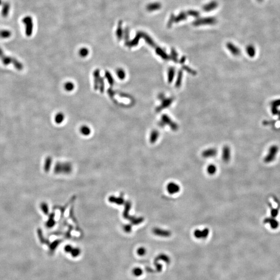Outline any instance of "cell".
<instances>
[{
  "label": "cell",
  "instance_id": "cell-1",
  "mask_svg": "<svg viewBox=\"0 0 280 280\" xmlns=\"http://www.w3.org/2000/svg\"><path fill=\"white\" fill-rule=\"evenodd\" d=\"M0 60L2 61V64L6 66L12 64L14 66L15 68L19 71H22L24 69V64L21 61H19L15 57L6 55L1 47H0Z\"/></svg>",
  "mask_w": 280,
  "mask_h": 280
},
{
  "label": "cell",
  "instance_id": "cell-2",
  "mask_svg": "<svg viewBox=\"0 0 280 280\" xmlns=\"http://www.w3.org/2000/svg\"><path fill=\"white\" fill-rule=\"evenodd\" d=\"M22 22L25 27V34L27 36H31L33 33L34 24L33 19L30 16H27L22 19Z\"/></svg>",
  "mask_w": 280,
  "mask_h": 280
},
{
  "label": "cell",
  "instance_id": "cell-3",
  "mask_svg": "<svg viewBox=\"0 0 280 280\" xmlns=\"http://www.w3.org/2000/svg\"><path fill=\"white\" fill-rule=\"evenodd\" d=\"M217 19L213 17H208L204 18H199L193 21V24L196 27L203 25H212L216 24Z\"/></svg>",
  "mask_w": 280,
  "mask_h": 280
},
{
  "label": "cell",
  "instance_id": "cell-4",
  "mask_svg": "<svg viewBox=\"0 0 280 280\" xmlns=\"http://www.w3.org/2000/svg\"><path fill=\"white\" fill-rule=\"evenodd\" d=\"M159 125L160 127H164L165 125H169L173 131H176L179 128L178 125L175 122H173L167 115H163L161 117V119L159 122Z\"/></svg>",
  "mask_w": 280,
  "mask_h": 280
},
{
  "label": "cell",
  "instance_id": "cell-5",
  "mask_svg": "<svg viewBox=\"0 0 280 280\" xmlns=\"http://www.w3.org/2000/svg\"><path fill=\"white\" fill-rule=\"evenodd\" d=\"M72 170V165L70 163H59L56 165L55 168V171L57 173H62L65 174H68L71 173Z\"/></svg>",
  "mask_w": 280,
  "mask_h": 280
},
{
  "label": "cell",
  "instance_id": "cell-6",
  "mask_svg": "<svg viewBox=\"0 0 280 280\" xmlns=\"http://www.w3.org/2000/svg\"><path fill=\"white\" fill-rule=\"evenodd\" d=\"M152 233L155 235L163 238H169L172 235V232L171 231L159 227L154 228L152 229Z\"/></svg>",
  "mask_w": 280,
  "mask_h": 280
},
{
  "label": "cell",
  "instance_id": "cell-7",
  "mask_svg": "<svg viewBox=\"0 0 280 280\" xmlns=\"http://www.w3.org/2000/svg\"><path fill=\"white\" fill-rule=\"evenodd\" d=\"M193 235L198 239H205L208 237L209 234V229L205 228L203 229H197L193 231Z\"/></svg>",
  "mask_w": 280,
  "mask_h": 280
},
{
  "label": "cell",
  "instance_id": "cell-8",
  "mask_svg": "<svg viewBox=\"0 0 280 280\" xmlns=\"http://www.w3.org/2000/svg\"><path fill=\"white\" fill-rule=\"evenodd\" d=\"M167 191L168 193L170 195H175L179 193L181 190V187L178 184L173 182H171L168 184L167 187Z\"/></svg>",
  "mask_w": 280,
  "mask_h": 280
},
{
  "label": "cell",
  "instance_id": "cell-9",
  "mask_svg": "<svg viewBox=\"0 0 280 280\" xmlns=\"http://www.w3.org/2000/svg\"><path fill=\"white\" fill-rule=\"evenodd\" d=\"M231 150L228 146H225L222 150V159L224 163H228L230 160Z\"/></svg>",
  "mask_w": 280,
  "mask_h": 280
},
{
  "label": "cell",
  "instance_id": "cell-10",
  "mask_svg": "<svg viewBox=\"0 0 280 280\" xmlns=\"http://www.w3.org/2000/svg\"><path fill=\"white\" fill-rule=\"evenodd\" d=\"M217 151L214 148H208L203 151L201 155L204 158H209L213 157L216 155Z\"/></svg>",
  "mask_w": 280,
  "mask_h": 280
},
{
  "label": "cell",
  "instance_id": "cell-11",
  "mask_svg": "<svg viewBox=\"0 0 280 280\" xmlns=\"http://www.w3.org/2000/svg\"><path fill=\"white\" fill-rule=\"evenodd\" d=\"M173 100L174 99L173 98H166V99L165 98V99H163V100H162L161 104L158 107V108H157V111L160 112L163 109L168 108L169 106L171 105V104L173 101Z\"/></svg>",
  "mask_w": 280,
  "mask_h": 280
},
{
  "label": "cell",
  "instance_id": "cell-12",
  "mask_svg": "<svg viewBox=\"0 0 280 280\" xmlns=\"http://www.w3.org/2000/svg\"><path fill=\"white\" fill-rule=\"evenodd\" d=\"M226 47L227 48V49L229 50V52H230L232 54H233L235 56L240 55V52H241L240 49L237 46H236L235 45L233 44L232 43L229 42L227 43Z\"/></svg>",
  "mask_w": 280,
  "mask_h": 280
},
{
  "label": "cell",
  "instance_id": "cell-13",
  "mask_svg": "<svg viewBox=\"0 0 280 280\" xmlns=\"http://www.w3.org/2000/svg\"><path fill=\"white\" fill-rule=\"evenodd\" d=\"M219 5V4L217 1H213L204 5L202 7L203 11L206 12H211L212 10L216 9Z\"/></svg>",
  "mask_w": 280,
  "mask_h": 280
},
{
  "label": "cell",
  "instance_id": "cell-14",
  "mask_svg": "<svg viewBox=\"0 0 280 280\" xmlns=\"http://www.w3.org/2000/svg\"><path fill=\"white\" fill-rule=\"evenodd\" d=\"M10 3L8 2H4L2 3V10H1V14L3 17L6 18L8 16L10 13Z\"/></svg>",
  "mask_w": 280,
  "mask_h": 280
},
{
  "label": "cell",
  "instance_id": "cell-15",
  "mask_svg": "<svg viewBox=\"0 0 280 280\" xmlns=\"http://www.w3.org/2000/svg\"><path fill=\"white\" fill-rule=\"evenodd\" d=\"M188 14L187 12H182L177 16L174 17V23H177L180 21H184L187 18Z\"/></svg>",
  "mask_w": 280,
  "mask_h": 280
},
{
  "label": "cell",
  "instance_id": "cell-16",
  "mask_svg": "<svg viewBox=\"0 0 280 280\" xmlns=\"http://www.w3.org/2000/svg\"><path fill=\"white\" fill-rule=\"evenodd\" d=\"M161 7V4L160 3L154 2L149 4L147 6V10L149 12H153L160 10Z\"/></svg>",
  "mask_w": 280,
  "mask_h": 280
},
{
  "label": "cell",
  "instance_id": "cell-17",
  "mask_svg": "<svg viewBox=\"0 0 280 280\" xmlns=\"http://www.w3.org/2000/svg\"><path fill=\"white\" fill-rule=\"evenodd\" d=\"M109 202L111 203H115L118 205H122L125 203V200L122 197H116L115 196H111L108 198Z\"/></svg>",
  "mask_w": 280,
  "mask_h": 280
},
{
  "label": "cell",
  "instance_id": "cell-18",
  "mask_svg": "<svg viewBox=\"0 0 280 280\" xmlns=\"http://www.w3.org/2000/svg\"><path fill=\"white\" fill-rule=\"evenodd\" d=\"M156 53L158 54L160 57H161L163 59L167 60L170 59V57L167 54V53L165 52V50H163V49L159 47H157L156 48Z\"/></svg>",
  "mask_w": 280,
  "mask_h": 280
},
{
  "label": "cell",
  "instance_id": "cell-19",
  "mask_svg": "<svg viewBox=\"0 0 280 280\" xmlns=\"http://www.w3.org/2000/svg\"><path fill=\"white\" fill-rule=\"evenodd\" d=\"M131 203L130 202L127 201V202H126L125 209H124V211L123 213V216H124V217L126 219H129L130 217L129 215V213L130 209H131Z\"/></svg>",
  "mask_w": 280,
  "mask_h": 280
},
{
  "label": "cell",
  "instance_id": "cell-20",
  "mask_svg": "<svg viewBox=\"0 0 280 280\" xmlns=\"http://www.w3.org/2000/svg\"><path fill=\"white\" fill-rule=\"evenodd\" d=\"M159 136V133L158 131L157 130L153 131L151 133L150 140H149L151 143H155L158 140Z\"/></svg>",
  "mask_w": 280,
  "mask_h": 280
},
{
  "label": "cell",
  "instance_id": "cell-21",
  "mask_svg": "<svg viewBox=\"0 0 280 280\" xmlns=\"http://www.w3.org/2000/svg\"><path fill=\"white\" fill-rule=\"evenodd\" d=\"M207 172L210 175H213L216 173V166L213 164H210L207 168Z\"/></svg>",
  "mask_w": 280,
  "mask_h": 280
},
{
  "label": "cell",
  "instance_id": "cell-22",
  "mask_svg": "<svg viewBox=\"0 0 280 280\" xmlns=\"http://www.w3.org/2000/svg\"><path fill=\"white\" fill-rule=\"evenodd\" d=\"M175 73V70L173 67L170 68L168 72V79L169 82H172L174 79V75Z\"/></svg>",
  "mask_w": 280,
  "mask_h": 280
},
{
  "label": "cell",
  "instance_id": "cell-23",
  "mask_svg": "<svg viewBox=\"0 0 280 280\" xmlns=\"http://www.w3.org/2000/svg\"><path fill=\"white\" fill-rule=\"evenodd\" d=\"M12 36V33L10 30L4 29L0 31V38H8Z\"/></svg>",
  "mask_w": 280,
  "mask_h": 280
},
{
  "label": "cell",
  "instance_id": "cell-24",
  "mask_svg": "<svg viewBox=\"0 0 280 280\" xmlns=\"http://www.w3.org/2000/svg\"><path fill=\"white\" fill-rule=\"evenodd\" d=\"M129 219H130V221H131V223L135 225L141 224L144 221V218L142 217H135L130 216Z\"/></svg>",
  "mask_w": 280,
  "mask_h": 280
},
{
  "label": "cell",
  "instance_id": "cell-25",
  "mask_svg": "<svg viewBox=\"0 0 280 280\" xmlns=\"http://www.w3.org/2000/svg\"><path fill=\"white\" fill-rule=\"evenodd\" d=\"M80 133L85 136L89 135L91 133V129L88 126L84 125L81 127L80 129Z\"/></svg>",
  "mask_w": 280,
  "mask_h": 280
},
{
  "label": "cell",
  "instance_id": "cell-26",
  "mask_svg": "<svg viewBox=\"0 0 280 280\" xmlns=\"http://www.w3.org/2000/svg\"><path fill=\"white\" fill-rule=\"evenodd\" d=\"M64 119V114L62 113H58L54 118L55 122L58 124H60L63 122Z\"/></svg>",
  "mask_w": 280,
  "mask_h": 280
},
{
  "label": "cell",
  "instance_id": "cell-27",
  "mask_svg": "<svg viewBox=\"0 0 280 280\" xmlns=\"http://www.w3.org/2000/svg\"><path fill=\"white\" fill-rule=\"evenodd\" d=\"M75 85L73 84V82H67L65 83L64 85V88L65 90L67 91H72L74 89Z\"/></svg>",
  "mask_w": 280,
  "mask_h": 280
},
{
  "label": "cell",
  "instance_id": "cell-28",
  "mask_svg": "<svg viewBox=\"0 0 280 280\" xmlns=\"http://www.w3.org/2000/svg\"><path fill=\"white\" fill-rule=\"evenodd\" d=\"M182 78H183V72L181 70H180L178 72L177 81H176V83H175V86L177 88H179L181 85Z\"/></svg>",
  "mask_w": 280,
  "mask_h": 280
},
{
  "label": "cell",
  "instance_id": "cell-29",
  "mask_svg": "<svg viewBox=\"0 0 280 280\" xmlns=\"http://www.w3.org/2000/svg\"><path fill=\"white\" fill-rule=\"evenodd\" d=\"M246 52H247V54H249L250 57L254 56L255 54V49L253 46L249 45L246 47Z\"/></svg>",
  "mask_w": 280,
  "mask_h": 280
},
{
  "label": "cell",
  "instance_id": "cell-30",
  "mask_svg": "<svg viewBox=\"0 0 280 280\" xmlns=\"http://www.w3.org/2000/svg\"><path fill=\"white\" fill-rule=\"evenodd\" d=\"M117 75L119 80H124L126 77V73L125 71L122 68H119L117 71Z\"/></svg>",
  "mask_w": 280,
  "mask_h": 280
},
{
  "label": "cell",
  "instance_id": "cell-31",
  "mask_svg": "<svg viewBox=\"0 0 280 280\" xmlns=\"http://www.w3.org/2000/svg\"><path fill=\"white\" fill-rule=\"evenodd\" d=\"M187 13L189 16H193V17H199L200 16V13L196 10H189L187 11Z\"/></svg>",
  "mask_w": 280,
  "mask_h": 280
},
{
  "label": "cell",
  "instance_id": "cell-32",
  "mask_svg": "<svg viewBox=\"0 0 280 280\" xmlns=\"http://www.w3.org/2000/svg\"><path fill=\"white\" fill-rule=\"evenodd\" d=\"M157 260H162L163 261L166 262L167 263H169L170 261V258L169 257L167 256V255L162 254L159 255L157 257Z\"/></svg>",
  "mask_w": 280,
  "mask_h": 280
},
{
  "label": "cell",
  "instance_id": "cell-33",
  "mask_svg": "<svg viewBox=\"0 0 280 280\" xmlns=\"http://www.w3.org/2000/svg\"><path fill=\"white\" fill-rule=\"evenodd\" d=\"M132 273L133 274V275L136 276V277H140V276L142 275L143 270L141 268H140L139 267H136V268H135L133 269Z\"/></svg>",
  "mask_w": 280,
  "mask_h": 280
},
{
  "label": "cell",
  "instance_id": "cell-34",
  "mask_svg": "<svg viewBox=\"0 0 280 280\" xmlns=\"http://www.w3.org/2000/svg\"><path fill=\"white\" fill-rule=\"evenodd\" d=\"M177 56H178V54H177V52L174 49H172L171 50V56L170 57V59H171L173 61L175 62H177L178 61Z\"/></svg>",
  "mask_w": 280,
  "mask_h": 280
},
{
  "label": "cell",
  "instance_id": "cell-35",
  "mask_svg": "<svg viewBox=\"0 0 280 280\" xmlns=\"http://www.w3.org/2000/svg\"><path fill=\"white\" fill-rule=\"evenodd\" d=\"M79 54L82 57H86L89 54V50L86 48H82L79 51Z\"/></svg>",
  "mask_w": 280,
  "mask_h": 280
},
{
  "label": "cell",
  "instance_id": "cell-36",
  "mask_svg": "<svg viewBox=\"0 0 280 280\" xmlns=\"http://www.w3.org/2000/svg\"><path fill=\"white\" fill-rule=\"evenodd\" d=\"M71 255L74 257H76L78 256L80 254V250L79 248H73V249L71 251Z\"/></svg>",
  "mask_w": 280,
  "mask_h": 280
},
{
  "label": "cell",
  "instance_id": "cell-37",
  "mask_svg": "<svg viewBox=\"0 0 280 280\" xmlns=\"http://www.w3.org/2000/svg\"><path fill=\"white\" fill-rule=\"evenodd\" d=\"M137 253L139 256H144V255L146 254V249L144 247H139V248H138V249L137 250Z\"/></svg>",
  "mask_w": 280,
  "mask_h": 280
},
{
  "label": "cell",
  "instance_id": "cell-38",
  "mask_svg": "<svg viewBox=\"0 0 280 280\" xmlns=\"http://www.w3.org/2000/svg\"><path fill=\"white\" fill-rule=\"evenodd\" d=\"M174 17H175V15L173 14H172L171 16H170V17L169 20L168 21V22L167 26L169 28H170L171 26H172L173 24L174 23Z\"/></svg>",
  "mask_w": 280,
  "mask_h": 280
},
{
  "label": "cell",
  "instance_id": "cell-39",
  "mask_svg": "<svg viewBox=\"0 0 280 280\" xmlns=\"http://www.w3.org/2000/svg\"><path fill=\"white\" fill-rule=\"evenodd\" d=\"M124 230L126 233H129L131 231V226L130 225H126L124 226Z\"/></svg>",
  "mask_w": 280,
  "mask_h": 280
},
{
  "label": "cell",
  "instance_id": "cell-40",
  "mask_svg": "<svg viewBox=\"0 0 280 280\" xmlns=\"http://www.w3.org/2000/svg\"><path fill=\"white\" fill-rule=\"evenodd\" d=\"M184 70H185V71H187L189 73H191V74H193V75H195L196 74V72L195 71L193 70L191 68H189L188 66H184L183 67Z\"/></svg>",
  "mask_w": 280,
  "mask_h": 280
},
{
  "label": "cell",
  "instance_id": "cell-41",
  "mask_svg": "<svg viewBox=\"0 0 280 280\" xmlns=\"http://www.w3.org/2000/svg\"><path fill=\"white\" fill-rule=\"evenodd\" d=\"M73 247L70 245H66L65 247H64V250L66 252V253H70L71 252L72 250L73 249Z\"/></svg>",
  "mask_w": 280,
  "mask_h": 280
},
{
  "label": "cell",
  "instance_id": "cell-42",
  "mask_svg": "<svg viewBox=\"0 0 280 280\" xmlns=\"http://www.w3.org/2000/svg\"><path fill=\"white\" fill-rule=\"evenodd\" d=\"M158 98L160 99V100H163L164 99H165V95L162 94H160V95H159V96H158Z\"/></svg>",
  "mask_w": 280,
  "mask_h": 280
},
{
  "label": "cell",
  "instance_id": "cell-43",
  "mask_svg": "<svg viewBox=\"0 0 280 280\" xmlns=\"http://www.w3.org/2000/svg\"><path fill=\"white\" fill-rule=\"evenodd\" d=\"M185 60H186V59H185V57H182V58H181V64H182V63H184V62L185 61Z\"/></svg>",
  "mask_w": 280,
  "mask_h": 280
},
{
  "label": "cell",
  "instance_id": "cell-44",
  "mask_svg": "<svg viewBox=\"0 0 280 280\" xmlns=\"http://www.w3.org/2000/svg\"><path fill=\"white\" fill-rule=\"evenodd\" d=\"M2 0H0V6L2 4Z\"/></svg>",
  "mask_w": 280,
  "mask_h": 280
},
{
  "label": "cell",
  "instance_id": "cell-45",
  "mask_svg": "<svg viewBox=\"0 0 280 280\" xmlns=\"http://www.w3.org/2000/svg\"><path fill=\"white\" fill-rule=\"evenodd\" d=\"M257 1L258 2H263L264 0H257Z\"/></svg>",
  "mask_w": 280,
  "mask_h": 280
}]
</instances>
